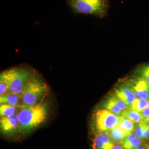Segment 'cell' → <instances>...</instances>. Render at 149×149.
<instances>
[{
  "instance_id": "cell-22",
  "label": "cell",
  "mask_w": 149,
  "mask_h": 149,
  "mask_svg": "<svg viewBox=\"0 0 149 149\" xmlns=\"http://www.w3.org/2000/svg\"><path fill=\"white\" fill-rule=\"evenodd\" d=\"M141 114L143 117V120H149V107L141 112Z\"/></svg>"
},
{
  "instance_id": "cell-21",
  "label": "cell",
  "mask_w": 149,
  "mask_h": 149,
  "mask_svg": "<svg viewBox=\"0 0 149 149\" xmlns=\"http://www.w3.org/2000/svg\"><path fill=\"white\" fill-rule=\"evenodd\" d=\"M143 136H144V139H149V127L145 120H144V125H143Z\"/></svg>"
},
{
  "instance_id": "cell-7",
  "label": "cell",
  "mask_w": 149,
  "mask_h": 149,
  "mask_svg": "<svg viewBox=\"0 0 149 149\" xmlns=\"http://www.w3.org/2000/svg\"><path fill=\"white\" fill-rule=\"evenodd\" d=\"M115 96L124 102L128 107L131 108L136 96L132 86L128 85L120 86L115 91Z\"/></svg>"
},
{
  "instance_id": "cell-12",
  "label": "cell",
  "mask_w": 149,
  "mask_h": 149,
  "mask_svg": "<svg viewBox=\"0 0 149 149\" xmlns=\"http://www.w3.org/2000/svg\"><path fill=\"white\" fill-rule=\"evenodd\" d=\"M108 134L113 142L122 143L129 133L119 128L118 126H116L109 130Z\"/></svg>"
},
{
  "instance_id": "cell-20",
  "label": "cell",
  "mask_w": 149,
  "mask_h": 149,
  "mask_svg": "<svg viewBox=\"0 0 149 149\" xmlns=\"http://www.w3.org/2000/svg\"><path fill=\"white\" fill-rule=\"evenodd\" d=\"M141 78L149 84V65L144 66L140 71Z\"/></svg>"
},
{
  "instance_id": "cell-15",
  "label": "cell",
  "mask_w": 149,
  "mask_h": 149,
  "mask_svg": "<svg viewBox=\"0 0 149 149\" xmlns=\"http://www.w3.org/2000/svg\"><path fill=\"white\" fill-rule=\"evenodd\" d=\"M149 107V99H141L136 98L130 108L139 112H143Z\"/></svg>"
},
{
  "instance_id": "cell-9",
  "label": "cell",
  "mask_w": 149,
  "mask_h": 149,
  "mask_svg": "<svg viewBox=\"0 0 149 149\" xmlns=\"http://www.w3.org/2000/svg\"><path fill=\"white\" fill-rule=\"evenodd\" d=\"M136 97L141 99H149V84L141 78L134 81L132 86Z\"/></svg>"
},
{
  "instance_id": "cell-24",
  "label": "cell",
  "mask_w": 149,
  "mask_h": 149,
  "mask_svg": "<svg viewBox=\"0 0 149 149\" xmlns=\"http://www.w3.org/2000/svg\"><path fill=\"white\" fill-rule=\"evenodd\" d=\"M145 149V148L143 147V146H139L137 148H136V149Z\"/></svg>"
},
{
  "instance_id": "cell-18",
  "label": "cell",
  "mask_w": 149,
  "mask_h": 149,
  "mask_svg": "<svg viewBox=\"0 0 149 149\" xmlns=\"http://www.w3.org/2000/svg\"><path fill=\"white\" fill-rule=\"evenodd\" d=\"M9 90V86L6 80L0 78V95L3 96L7 93Z\"/></svg>"
},
{
  "instance_id": "cell-14",
  "label": "cell",
  "mask_w": 149,
  "mask_h": 149,
  "mask_svg": "<svg viewBox=\"0 0 149 149\" xmlns=\"http://www.w3.org/2000/svg\"><path fill=\"white\" fill-rule=\"evenodd\" d=\"M104 107L106 108L107 110L118 116L122 114V111L120 109L115 101L114 96H111L108 98L104 104Z\"/></svg>"
},
{
  "instance_id": "cell-4",
  "label": "cell",
  "mask_w": 149,
  "mask_h": 149,
  "mask_svg": "<svg viewBox=\"0 0 149 149\" xmlns=\"http://www.w3.org/2000/svg\"><path fill=\"white\" fill-rule=\"evenodd\" d=\"M48 90V86L43 80L33 77L21 95L23 106H31L39 103L46 96Z\"/></svg>"
},
{
  "instance_id": "cell-5",
  "label": "cell",
  "mask_w": 149,
  "mask_h": 149,
  "mask_svg": "<svg viewBox=\"0 0 149 149\" xmlns=\"http://www.w3.org/2000/svg\"><path fill=\"white\" fill-rule=\"evenodd\" d=\"M122 116H118L107 109H101L96 112L95 126L100 133H107L117 126Z\"/></svg>"
},
{
  "instance_id": "cell-8",
  "label": "cell",
  "mask_w": 149,
  "mask_h": 149,
  "mask_svg": "<svg viewBox=\"0 0 149 149\" xmlns=\"http://www.w3.org/2000/svg\"><path fill=\"white\" fill-rule=\"evenodd\" d=\"M114 146V143L107 133L98 134L93 141V149H113Z\"/></svg>"
},
{
  "instance_id": "cell-2",
  "label": "cell",
  "mask_w": 149,
  "mask_h": 149,
  "mask_svg": "<svg viewBox=\"0 0 149 149\" xmlns=\"http://www.w3.org/2000/svg\"><path fill=\"white\" fill-rule=\"evenodd\" d=\"M71 11L76 15L94 16L102 18L109 10L108 0H67Z\"/></svg>"
},
{
  "instance_id": "cell-3",
  "label": "cell",
  "mask_w": 149,
  "mask_h": 149,
  "mask_svg": "<svg viewBox=\"0 0 149 149\" xmlns=\"http://www.w3.org/2000/svg\"><path fill=\"white\" fill-rule=\"evenodd\" d=\"M33 77L32 71L25 68H13L2 71L0 78L6 80L9 86L8 93L21 95L28 82Z\"/></svg>"
},
{
  "instance_id": "cell-1",
  "label": "cell",
  "mask_w": 149,
  "mask_h": 149,
  "mask_svg": "<svg viewBox=\"0 0 149 149\" xmlns=\"http://www.w3.org/2000/svg\"><path fill=\"white\" fill-rule=\"evenodd\" d=\"M47 116V107L44 103L22 107L18 113L21 131L24 134L30 133L44 122Z\"/></svg>"
},
{
  "instance_id": "cell-19",
  "label": "cell",
  "mask_w": 149,
  "mask_h": 149,
  "mask_svg": "<svg viewBox=\"0 0 149 149\" xmlns=\"http://www.w3.org/2000/svg\"><path fill=\"white\" fill-rule=\"evenodd\" d=\"M143 125H144V120L138 123L136 127L135 128V133L136 136L139 138L144 139L143 136Z\"/></svg>"
},
{
  "instance_id": "cell-11",
  "label": "cell",
  "mask_w": 149,
  "mask_h": 149,
  "mask_svg": "<svg viewBox=\"0 0 149 149\" xmlns=\"http://www.w3.org/2000/svg\"><path fill=\"white\" fill-rule=\"evenodd\" d=\"M20 100H21V95L7 93L0 97V103L7 104L16 107H23L20 105Z\"/></svg>"
},
{
  "instance_id": "cell-25",
  "label": "cell",
  "mask_w": 149,
  "mask_h": 149,
  "mask_svg": "<svg viewBox=\"0 0 149 149\" xmlns=\"http://www.w3.org/2000/svg\"><path fill=\"white\" fill-rule=\"evenodd\" d=\"M145 121L147 123V124H148V125L149 128V120H145Z\"/></svg>"
},
{
  "instance_id": "cell-23",
  "label": "cell",
  "mask_w": 149,
  "mask_h": 149,
  "mask_svg": "<svg viewBox=\"0 0 149 149\" xmlns=\"http://www.w3.org/2000/svg\"><path fill=\"white\" fill-rule=\"evenodd\" d=\"M113 149H124L123 148V147H121L119 145H114Z\"/></svg>"
},
{
  "instance_id": "cell-26",
  "label": "cell",
  "mask_w": 149,
  "mask_h": 149,
  "mask_svg": "<svg viewBox=\"0 0 149 149\" xmlns=\"http://www.w3.org/2000/svg\"><path fill=\"white\" fill-rule=\"evenodd\" d=\"M148 149H149V148H148Z\"/></svg>"
},
{
  "instance_id": "cell-10",
  "label": "cell",
  "mask_w": 149,
  "mask_h": 149,
  "mask_svg": "<svg viewBox=\"0 0 149 149\" xmlns=\"http://www.w3.org/2000/svg\"><path fill=\"white\" fill-rule=\"evenodd\" d=\"M141 144V139L139 138L135 133L132 132L122 143V146L124 149H135L140 146Z\"/></svg>"
},
{
  "instance_id": "cell-17",
  "label": "cell",
  "mask_w": 149,
  "mask_h": 149,
  "mask_svg": "<svg viewBox=\"0 0 149 149\" xmlns=\"http://www.w3.org/2000/svg\"><path fill=\"white\" fill-rule=\"evenodd\" d=\"M117 126H118L119 128L122 129L123 130H124V131L128 132V133L133 132L134 129H135L134 123L128 119L123 117L122 116Z\"/></svg>"
},
{
  "instance_id": "cell-13",
  "label": "cell",
  "mask_w": 149,
  "mask_h": 149,
  "mask_svg": "<svg viewBox=\"0 0 149 149\" xmlns=\"http://www.w3.org/2000/svg\"><path fill=\"white\" fill-rule=\"evenodd\" d=\"M122 116L123 117L133 122L134 123H139L143 120L141 113L135 111L132 108L123 111Z\"/></svg>"
},
{
  "instance_id": "cell-16",
  "label": "cell",
  "mask_w": 149,
  "mask_h": 149,
  "mask_svg": "<svg viewBox=\"0 0 149 149\" xmlns=\"http://www.w3.org/2000/svg\"><path fill=\"white\" fill-rule=\"evenodd\" d=\"M16 107L7 104H2L0 106V115L1 117H10L16 114Z\"/></svg>"
},
{
  "instance_id": "cell-6",
  "label": "cell",
  "mask_w": 149,
  "mask_h": 149,
  "mask_svg": "<svg viewBox=\"0 0 149 149\" xmlns=\"http://www.w3.org/2000/svg\"><path fill=\"white\" fill-rule=\"evenodd\" d=\"M1 133L6 135L16 134L20 129L18 113L10 117H1L0 120Z\"/></svg>"
}]
</instances>
